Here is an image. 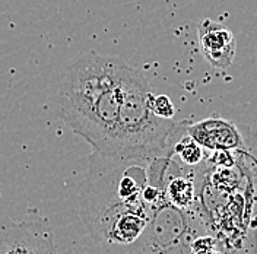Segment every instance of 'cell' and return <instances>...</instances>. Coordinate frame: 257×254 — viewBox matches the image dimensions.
Masks as SVG:
<instances>
[{"label":"cell","mask_w":257,"mask_h":254,"mask_svg":"<svg viewBox=\"0 0 257 254\" xmlns=\"http://www.w3.org/2000/svg\"><path fill=\"white\" fill-rule=\"evenodd\" d=\"M127 63L115 56L88 53L66 72L57 92V112L75 133L112 157Z\"/></svg>","instance_id":"cell-1"},{"label":"cell","mask_w":257,"mask_h":254,"mask_svg":"<svg viewBox=\"0 0 257 254\" xmlns=\"http://www.w3.org/2000/svg\"><path fill=\"white\" fill-rule=\"evenodd\" d=\"M205 231L190 209H180L164 199L151 206L149 222L128 245L107 248L108 254H193V242Z\"/></svg>","instance_id":"cell-2"},{"label":"cell","mask_w":257,"mask_h":254,"mask_svg":"<svg viewBox=\"0 0 257 254\" xmlns=\"http://www.w3.org/2000/svg\"><path fill=\"white\" fill-rule=\"evenodd\" d=\"M0 254H59L50 221L38 209L18 222L0 218Z\"/></svg>","instance_id":"cell-3"},{"label":"cell","mask_w":257,"mask_h":254,"mask_svg":"<svg viewBox=\"0 0 257 254\" xmlns=\"http://www.w3.org/2000/svg\"><path fill=\"white\" fill-rule=\"evenodd\" d=\"M186 132L209 151H245L242 124L232 120L209 117L196 123L186 121Z\"/></svg>","instance_id":"cell-4"},{"label":"cell","mask_w":257,"mask_h":254,"mask_svg":"<svg viewBox=\"0 0 257 254\" xmlns=\"http://www.w3.org/2000/svg\"><path fill=\"white\" fill-rule=\"evenodd\" d=\"M199 48L203 59L213 69H228L235 57L237 40L235 35L224 24L210 18H205L197 25Z\"/></svg>","instance_id":"cell-5"},{"label":"cell","mask_w":257,"mask_h":254,"mask_svg":"<svg viewBox=\"0 0 257 254\" xmlns=\"http://www.w3.org/2000/svg\"><path fill=\"white\" fill-rule=\"evenodd\" d=\"M170 165H171V161H170ZM170 165H168L167 180L164 186V193H165L167 200L180 209H192L196 200L193 178L184 174L178 167H177L176 173H171Z\"/></svg>","instance_id":"cell-6"},{"label":"cell","mask_w":257,"mask_h":254,"mask_svg":"<svg viewBox=\"0 0 257 254\" xmlns=\"http://www.w3.org/2000/svg\"><path fill=\"white\" fill-rule=\"evenodd\" d=\"M177 127V126H176ZM171 145V155H176L180 161L187 167H196L205 159L203 146L199 142H196L192 136L186 132V121H184V133L177 136L176 129L170 139Z\"/></svg>","instance_id":"cell-7"},{"label":"cell","mask_w":257,"mask_h":254,"mask_svg":"<svg viewBox=\"0 0 257 254\" xmlns=\"http://www.w3.org/2000/svg\"><path fill=\"white\" fill-rule=\"evenodd\" d=\"M149 107L155 115L165 118V120H173V117L176 115V107H174L173 101L170 99V96L167 95H154L152 94L151 101H149Z\"/></svg>","instance_id":"cell-8"},{"label":"cell","mask_w":257,"mask_h":254,"mask_svg":"<svg viewBox=\"0 0 257 254\" xmlns=\"http://www.w3.org/2000/svg\"><path fill=\"white\" fill-rule=\"evenodd\" d=\"M242 135L245 141V154L253 159V162L257 167V133H254L251 129L247 126H242Z\"/></svg>","instance_id":"cell-9"}]
</instances>
